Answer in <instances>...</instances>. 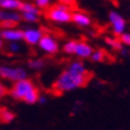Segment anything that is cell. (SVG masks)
<instances>
[{
    "label": "cell",
    "instance_id": "1",
    "mask_svg": "<svg viewBox=\"0 0 130 130\" xmlns=\"http://www.w3.org/2000/svg\"><path fill=\"white\" fill-rule=\"evenodd\" d=\"M91 75H76L73 73L63 69L58 75L55 81L52 85V90L55 94H64L86 87L90 80Z\"/></svg>",
    "mask_w": 130,
    "mask_h": 130
},
{
    "label": "cell",
    "instance_id": "2",
    "mask_svg": "<svg viewBox=\"0 0 130 130\" xmlns=\"http://www.w3.org/2000/svg\"><path fill=\"white\" fill-rule=\"evenodd\" d=\"M73 7L67 6L64 4H58L52 5L48 9H46V19L48 21L55 25H66L72 22Z\"/></svg>",
    "mask_w": 130,
    "mask_h": 130
},
{
    "label": "cell",
    "instance_id": "3",
    "mask_svg": "<svg viewBox=\"0 0 130 130\" xmlns=\"http://www.w3.org/2000/svg\"><path fill=\"white\" fill-rule=\"evenodd\" d=\"M36 88L38 87L33 80L29 77H26V79L19 80V81L12 83L8 90V95L15 101H24L25 97Z\"/></svg>",
    "mask_w": 130,
    "mask_h": 130
},
{
    "label": "cell",
    "instance_id": "4",
    "mask_svg": "<svg viewBox=\"0 0 130 130\" xmlns=\"http://www.w3.org/2000/svg\"><path fill=\"white\" fill-rule=\"evenodd\" d=\"M28 77V72L25 67L13 64H0V80L9 83H14L19 80Z\"/></svg>",
    "mask_w": 130,
    "mask_h": 130
},
{
    "label": "cell",
    "instance_id": "5",
    "mask_svg": "<svg viewBox=\"0 0 130 130\" xmlns=\"http://www.w3.org/2000/svg\"><path fill=\"white\" fill-rule=\"evenodd\" d=\"M38 48L42 52L43 54L53 56L61 51V45L56 36L49 33H45L42 38L40 39L39 43H38Z\"/></svg>",
    "mask_w": 130,
    "mask_h": 130
},
{
    "label": "cell",
    "instance_id": "6",
    "mask_svg": "<svg viewBox=\"0 0 130 130\" xmlns=\"http://www.w3.org/2000/svg\"><path fill=\"white\" fill-rule=\"evenodd\" d=\"M108 22H109V26H110V30H111L112 35L120 36L121 34H123L127 30V20L117 11H114V9L109 11Z\"/></svg>",
    "mask_w": 130,
    "mask_h": 130
},
{
    "label": "cell",
    "instance_id": "7",
    "mask_svg": "<svg viewBox=\"0 0 130 130\" xmlns=\"http://www.w3.org/2000/svg\"><path fill=\"white\" fill-rule=\"evenodd\" d=\"M45 32L41 27L36 26H27L22 28V41L28 46H38L40 39L42 38Z\"/></svg>",
    "mask_w": 130,
    "mask_h": 130
},
{
    "label": "cell",
    "instance_id": "8",
    "mask_svg": "<svg viewBox=\"0 0 130 130\" xmlns=\"http://www.w3.org/2000/svg\"><path fill=\"white\" fill-rule=\"evenodd\" d=\"M0 36L5 42H21L22 41V29L12 26L8 28H1Z\"/></svg>",
    "mask_w": 130,
    "mask_h": 130
},
{
    "label": "cell",
    "instance_id": "9",
    "mask_svg": "<svg viewBox=\"0 0 130 130\" xmlns=\"http://www.w3.org/2000/svg\"><path fill=\"white\" fill-rule=\"evenodd\" d=\"M21 21V14L19 11H4L3 20L0 22L1 28H8L12 26H17Z\"/></svg>",
    "mask_w": 130,
    "mask_h": 130
},
{
    "label": "cell",
    "instance_id": "10",
    "mask_svg": "<svg viewBox=\"0 0 130 130\" xmlns=\"http://www.w3.org/2000/svg\"><path fill=\"white\" fill-rule=\"evenodd\" d=\"M93 51H94V47L90 43L85 40H80V41H76L74 56H76V59H80V60H89Z\"/></svg>",
    "mask_w": 130,
    "mask_h": 130
},
{
    "label": "cell",
    "instance_id": "11",
    "mask_svg": "<svg viewBox=\"0 0 130 130\" xmlns=\"http://www.w3.org/2000/svg\"><path fill=\"white\" fill-rule=\"evenodd\" d=\"M72 22L76 25L77 27L81 28H88L90 27L93 24V19L89 14L86 12H81V11H75L72 14Z\"/></svg>",
    "mask_w": 130,
    "mask_h": 130
},
{
    "label": "cell",
    "instance_id": "12",
    "mask_svg": "<svg viewBox=\"0 0 130 130\" xmlns=\"http://www.w3.org/2000/svg\"><path fill=\"white\" fill-rule=\"evenodd\" d=\"M64 69H67L73 74H76V75H90V72L87 68L83 60H80V59H75V60L70 61Z\"/></svg>",
    "mask_w": 130,
    "mask_h": 130
},
{
    "label": "cell",
    "instance_id": "13",
    "mask_svg": "<svg viewBox=\"0 0 130 130\" xmlns=\"http://www.w3.org/2000/svg\"><path fill=\"white\" fill-rule=\"evenodd\" d=\"M22 0H0V9L3 11H20Z\"/></svg>",
    "mask_w": 130,
    "mask_h": 130
},
{
    "label": "cell",
    "instance_id": "14",
    "mask_svg": "<svg viewBox=\"0 0 130 130\" xmlns=\"http://www.w3.org/2000/svg\"><path fill=\"white\" fill-rule=\"evenodd\" d=\"M21 14V21L26 22L29 25L38 24L41 19V14L39 13H33V12H20Z\"/></svg>",
    "mask_w": 130,
    "mask_h": 130
},
{
    "label": "cell",
    "instance_id": "15",
    "mask_svg": "<svg viewBox=\"0 0 130 130\" xmlns=\"http://www.w3.org/2000/svg\"><path fill=\"white\" fill-rule=\"evenodd\" d=\"M107 56H108V53H107L106 49L97 48V49H94V51H93L89 60L93 61L94 63H101L103 61H106Z\"/></svg>",
    "mask_w": 130,
    "mask_h": 130
},
{
    "label": "cell",
    "instance_id": "16",
    "mask_svg": "<svg viewBox=\"0 0 130 130\" xmlns=\"http://www.w3.org/2000/svg\"><path fill=\"white\" fill-rule=\"evenodd\" d=\"M27 67L30 70L34 72H39L42 70L46 67V60H43L42 58H35V59H29L27 61Z\"/></svg>",
    "mask_w": 130,
    "mask_h": 130
},
{
    "label": "cell",
    "instance_id": "17",
    "mask_svg": "<svg viewBox=\"0 0 130 130\" xmlns=\"http://www.w3.org/2000/svg\"><path fill=\"white\" fill-rule=\"evenodd\" d=\"M106 43L109 48H111L112 51L120 52L123 48V43L121 42V40L118 36H107L106 38Z\"/></svg>",
    "mask_w": 130,
    "mask_h": 130
},
{
    "label": "cell",
    "instance_id": "18",
    "mask_svg": "<svg viewBox=\"0 0 130 130\" xmlns=\"http://www.w3.org/2000/svg\"><path fill=\"white\" fill-rule=\"evenodd\" d=\"M15 120V114L7 108H0V122L11 123Z\"/></svg>",
    "mask_w": 130,
    "mask_h": 130
},
{
    "label": "cell",
    "instance_id": "19",
    "mask_svg": "<svg viewBox=\"0 0 130 130\" xmlns=\"http://www.w3.org/2000/svg\"><path fill=\"white\" fill-rule=\"evenodd\" d=\"M76 47V40H67L63 45L61 46V51L66 55H74Z\"/></svg>",
    "mask_w": 130,
    "mask_h": 130
},
{
    "label": "cell",
    "instance_id": "20",
    "mask_svg": "<svg viewBox=\"0 0 130 130\" xmlns=\"http://www.w3.org/2000/svg\"><path fill=\"white\" fill-rule=\"evenodd\" d=\"M19 12H33V13H39V14H41V11H40V9L34 5V3H32V1H22Z\"/></svg>",
    "mask_w": 130,
    "mask_h": 130
},
{
    "label": "cell",
    "instance_id": "21",
    "mask_svg": "<svg viewBox=\"0 0 130 130\" xmlns=\"http://www.w3.org/2000/svg\"><path fill=\"white\" fill-rule=\"evenodd\" d=\"M6 51L8 54H12V55L19 54V53L22 51L21 42H7Z\"/></svg>",
    "mask_w": 130,
    "mask_h": 130
},
{
    "label": "cell",
    "instance_id": "22",
    "mask_svg": "<svg viewBox=\"0 0 130 130\" xmlns=\"http://www.w3.org/2000/svg\"><path fill=\"white\" fill-rule=\"evenodd\" d=\"M33 3L40 11H46L53 5V0H33Z\"/></svg>",
    "mask_w": 130,
    "mask_h": 130
},
{
    "label": "cell",
    "instance_id": "23",
    "mask_svg": "<svg viewBox=\"0 0 130 130\" xmlns=\"http://www.w3.org/2000/svg\"><path fill=\"white\" fill-rule=\"evenodd\" d=\"M118 38L121 40V42L123 43V46L130 48V32H127V30H125V32H124L123 34H121Z\"/></svg>",
    "mask_w": 130,
    "mask_h": 130
},
{
    "label": "cell",
    "instance_id": "24",
    "mask_svg": "<svg viewBox=\"0 0 130 130\" xmlns=\"http://www.w3.org/2000/svg\"><path fill=\"white\" fill-rule=\"evenodd\" d=\"M8 90H9V88L6 86V83L3 80H0V100L4 99L6 95H8Z\"/></svg>",
    "mask_w": 130,
    "mask_h": 130
},
{
    "label": "cell",
    "instance_id": "25",
    "mask_svg": "<svg viewBox=\"0 0 130 130\" xmlns=\"http://www.w3.org/2000/svg\"><path fill=\"white\" fill-rule=\"evenodd\" d=\"M47 102H48V96L45 94H40L39 99H38V103L39 104H46Z\"/></svg>",
    "mask_w": 130,
    "mask_h": 130
},
{
    "label": "cell",
    "instance_id": "26",
    "mask_svg": "<svg viewBox=\"0 0 130 130\" xmlns=\"http://www.w3.org/2000/svg\"><path fill=\"white\" fill-rule=\"evenodd\" d=\"M118 53H120V54H121L122 56H124V58H128V56L130 55V51H129V48H125L124 46H123V48H122L121 51L118 52Z\"/></svg>",
    "mask_w": 130,
    "mask_h": 130
},
{
    "label": "cell",
    "instance_id": "27",
    "mask_svg": "<svg viewBox=\"0 0 130 130\" xmlns=\"http://www.w3.org/2000/svg\"><path fill=\"white\" fill-rule=\"evenodd\" d=\"M59 3L64 4V5H67V6L74 7V5H75V0H59Z\"/></svg>",
    "mask_w": 130,
    "mask_h": 130
},
{
    "label": "cell",
    "instance_id": "28",
    "mask_svg": "<svg viewBox=\"0 0 130 130\" xmlns=\"http://www.w3.org/2000/svg\"><path fill=\"white\" fill-rule=\"evenodd\" d=\"M4 47H5V41H4V40L1 39V36H0V51L4 49Z\"/></svg>",
    "mask_w": 130,
    "mask_h": 130
},
{
    "label": "cell",
    "instance_id": "29",
    "mask_svg": "<svg viewBox=\"0 0 130 130\" xmlns=\"http://www.w3.org/2000/svg\"><path fill=\"white\" fill-rule=\"evenodd\" d=\"M3 9H0V22H1V20H3Z\"/></svg>",
    "mask_w": 130,
    "mask_h": 130
},
{
    "label": "cell",
    "instance_id": "30",
    "mask_svg": "<svg viewBox=\"0 0 130 130\" xmlns=\"http://www.w3.org/2000/svg\"><path fill=\"white\" fill-rule=\"evenodd\" d=\"M0 32H1V28H0Z\"/></svg>",
    "mask_w": 130,
    "mask_h": 130
}]
</instances>
